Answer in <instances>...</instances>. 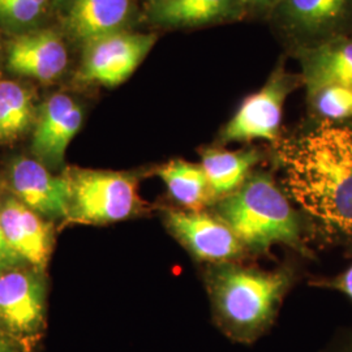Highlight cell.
Masks as SVG:
<instances>
[{
    "instance_id": "6da1fadb",
    "label": "cell",
    "mask_w": 352,
    "mask_h": 352,
    "mask_svg": "<svg viewBox=\"0 0 352 352\" xmlns=\"http://www.w3.org/2000/svg\"><path fill=\"white\" fill-rule=\"evenodd\" d=\"M289 195L327 230L352 236V126L324 123L280 151Z\"/></svg>"
},
{
    "instance_id": "7a4b0ae2",
    "label": "cell",
    "mask_w": 352,
    "mask_h": 352,
    "mask_svg": "<svg viewBox=\"0 0 352 352\" xmlns=\"http://www.w3.org/2000/svg\"><path fill=\"white\" fill-rule=\"evenodd\" d=\"M291 282L292 273L286 269L265 272L231 263L213 265L206 286L217 327L234 342L253 343L273 325Z\"/></svg>"
},
{
    "instance_id": "3957f363",
    "label": "cell",
    "mask_w": 352,
    "mask_h": 352,
    "mask_svg": "<svg viewBox=\"0 0 352 352\" xmlns=\"http://www.w3.org/2000/svg\"><path fill=\"white\" fill-rule=\"evenodd\" d=\"M215 217L236 235L244 250L267 252L276 244L298 248L300 219L274 180L251 174L234 193L218 200Z\"/></svg>"
},
{
    "instance_id": "277c9868",
    "label": "cell",
    "mask_w": 352,
    "mask_h": 352,
    "mask_svg": "<svg viewBox=\"0 0 352 352\" xmlns=\"http://www.w3.org/2000/svg\"><path fill=\"white\" fill-rule=\"evenodd\" d=\"M69 210L67 221L81 225H110L145 213L139 176L132 173L69 168Z\"/></svg>"
},
{
    "instance_id": "5b68a950",
    "label": "cell",
    "mask_w": 352,
    "mask_h": 352,
    "mask_svg": "<svg viewBox=\"0 0 352 352\" xmlns=\"http://www.w3.org/2000/svg\"><path fill=\"white\" fill-rule=\"evenodd\" d=\"M42 272L20 266L0 273V329L20 344L38 338L46 324Z\"/></svg>"
},
{
    "instance_id": "8992f818",
    "label": "cell",
    "mask_w": 352,
    "mask_h": 352,
    "mask_svg": "<svg viewBox=\"0 0 352 352\" xmlns=\"http://www.w3.org/2000/svg\"><path fill=\"white\" fill-rule=\"evenodd\" d=\"M299 80L283 69L269 77L263 88L241 102L222 133L223 142H251L256 140L276 141L279 136L283 106Z\"/></svg>"
},
{
    "instance_id": "52a82bcc",
    "label": "cell",
    "mask_w": 352,
    "mask_h": 352,
    "mask_svg": "<svg viewBox=\"0 0 352 352\" xmlns=\"http://www.w3.org/2000/svg\"><path fill=\"white\" fill-rule=\"evenodd\" d=\"M157 37L116 32L87 43L81 76L85 81L113 88L126 81L148 56Z\"/></svg>"
},
{
    "instance_id": "ba28073f",
    "label": "cell",
    "mask_w": 352,
    "mask_h": 352,
    "mask_svg": "<svg viewBox=\"0 0 352 352\" xmlns=\"http://www.w3.org/2000/svg\"><path fill=\"white\" fill-rule=\"evenodd\" d=\"M164 222L167 231L200 261L231 263L245 251L227 225L204 212L164 209Z\"/></svg>"
},
{
    "instance_id": "9c48e42d",
    "label": "cell",
    "mask_w": 352,
    "mask_h": 352,
    "mask_svg": "<svg viewBox=\"0 0 352 352\" xmlns=\"http://www.w3.org/2000/svg\"><path fill=\"white\" fill-rule=\"evenodd\" d=\"M13 197L46 219H67L69 210V180L67 174L54 175L45 164L28 157L14 158L7 173Z\"/></svg>"
},
{
    "instance_id": "30bf717a",
    "label": "cell",
    "mask_w": 352,
    "mask_h": 352,
    "mask_svg": "<svg viewBox=\"0 0 352 352\" xmlns=\"http://www.w3.org/2000/svg\"><path fill=\"white\" fill-rule=\"evenodd\" d=\"M276 10L304 47L352 34V0H280Z\"/></svg>"
},
{
    "instance_id": "8fae6325",
    "label": "cell",
    "mask_w": 352,
    "mask_h": 352,
    "mask_svg": "<svg viewBox=\"0 0 352 352\" xmlns=\"http://www.w3.org/2000/svg\"><path fill=\"white\" fill-rule=\"evenodd\" d=\"M82 122V109L74 98L63 93L51 96L42 104L34 122L32 151L37 161L50 170H58Z\"/></svg>"
},
{
    "instance_id": "7c38bea8",
    "label": "cell",
    "mask_w": 352,
    "mask_h": 352,
    "mask_svg": "<svg viewBox=\"0 0 352 352\" xmlns=\"http://www.w3.org/2000/svg\"><path fill=\"white\" fill-rule=\"evenodd\" d=\"M0 215L4 236L14 253L43 273L54 247L52 223L12 195L1 197Z\"/></svg>"
},
{
    "instance_id": "4fadbf2b",
    "label": "cell",
    "mask_w": 352,
    "mask_h": 352,
    "mask_svg": "<svg viewBox=\"0 0 352 352\" xmlns=\"http://www.w3.org/2000/svg\"><path fill=\"white\" fill-rule=\"evenodd\" d=\"M67 63L65 45L51 30L23 34L8 47L7 65L16 75L51 81L63 74Z\"/></svg>"
},
{
    "instance_id": "5bb4252c",
    "label": "cell",
    "mask_w": 352,
    "mask_h": 352,
    "mask_svg": "<svg viewBox=\"0 0 352 352\" xmlns=\"http://www.w3.org/2000/svg\"><path fill=\"white\" fill-rule=\"evenodd\" d=\"M300 60L307 90L327 85L352 89V36L304 47Z\"/></svg>"
},
{
    "instance_id": "9a60e30c",
    "label": "cell",
    "mask_w": 352,
    "mask_h": 352,
    "mask_svg": "<svg viewBox=\"0 0 352 352\" xmlns=\"http://www.w3.org/2000/svg\"><path fill=\"white\" fill-rule=\"evenodd\" d=\"M131 11V0H71L65 24L77 39L89 43L122 32Z\"/></svg>"
},
{
    "instance_id": "2e32d148",
    "label": "cell",
    "mask_w": 352,
    "mask_h": 352,
    "mask_svg": "<svg viewBox=\"0 0 352 352\" xmlns=\"http://www.w3.org/2000/svg\"><path fill=\"white\" fill-rule=\"evenodd\" d=\"M245 0H154L153 16L166 26L195 28L238 17Z\"/></svg>"
},
{
    "instance_id": "e0dca14e",
    "label": "cell",
    "mask_w": 352,
    "mask_h": 352,
    "mask_svg": "<svg viewBox=\"0 0 352 352\" xmlns=\"http://www.w3.org/2000/svg\"><path fill=\"white\" fill-rule=\"evenodd\" d=\"M260 160L261 153L257 149L230 151L208 148L201 151L202 168L217 200L239 189Z\"/></svg>"
},
{
    "instance_id": "ac0fdd59",
    "label": "cell",
    "mask_w": 352,
    "mask_h": 352,
    "mask_svg": "<svg viewBox=\"0 0 352 352\" xmlns=\"http://www.w3.org/2000/svg\"><path fill=\"white\" fill-rule=\"evenodd\" d=\"M170 196L184 210L204 212L209 205L218 201L201 164L183 160H174L157 168Z\"/></svg>"
},
{
    "instance_id": "d6986e66",
    "label": "cell",
    "mask_w": 352,
    "mask_h": 352,
    "mask_svg": "<svg viewBox=\"0 0 352 352\" xmlns=\"http://www.w3.org/2000/svg\"><path fill=\"white\" fill-rule=\"evenodd\" d=\"M36 118L32 91L11 80H0V144L20 139Z\"/></svg>"
},
{
    "instance_id": "ffe728a7",
    "label": "cell",
    "mask_w": 352,
    "mask_h": 352,
    "mask_svg": "<svg viewBox=\"0 0 352 352\" xmlns=\"http://www.w3.org/2000/svg\"><path fill=\"white\" fill-rule=\"evenodd\" d=\"M308 97L317 116L327 123L352 118V89L327 85L308 90Z\"/></svg>"
},
{
    "instance_id": "44dd1931",
    "label": "cell",
    "mask_w": 352,
    "mask_h": 352,
    "mask_svg": "<svg viewBox=\"0 0 352 352\" xmlns=\"http://www.w3.org/2000/svg\"><path fill=\"white\" fill-rule=\"evenodd\" d=\"M49 0H0V21L23 28L34 24L45 12Z\"/></svg>"
},
{
    "instance_id": "7402d4cb",
    "label": "cell",
    "mask_w": 352,
    "mask_h": 352,
    "mask_svg": "<svg viewBox=\"0 0 352 352\" xmlns=\"http://www.w3.org/2000/svg\"><path fill=\"white\" fill-rule=\"evenodd\" d=\"M0 201H1V197H0ZM20 266H29V265H26L8 244L3 232L1 215H0V273L14 267H20Z\"/></svg>"
},
{
    "instance_id": "603a6c76",
    "label": "cell",
    "mask_w": 352,
    "mask_h": 352,
    "mask_svg": "<svg viewBox=\"0 0 352 352\" xmlns=\"http://www.w3.org/2000/svg\"><path fill=\"white\" fill-rule=\"evenodd\" d=\"M324 285L327 287L340 289L352 300V265L342 276L333 280H327Z\"/></svg>"
},
{
    "instance_id": "cb8c5ba5",
    "label": "cell",
    "mask_w": 352,
    "mask_h": 352,
    "mask_svg": "<svg viewBox=\"0 0 352 352\" xmlns=\"http://www.w3.org/2000/svg\"><path fill=\"white\" fill-rule=\"evenodd\" d=\"M280 0H245L247 10L264 12L267 10H276Z\"/></svg>"
},
{
    "instance_id": "d4e9b609",
    "label": "cell",
    "mask_w": 352,
    "mask_h": 352,
    "mask_svg": "<svg viewBox=\"0 0 352 352\" xmlns=\"http://www.w3.org/2000/svg\"><path fill=\"white\" fill-rule=\"evenodd\" d=\"M0 352H23L21 344L12 340L0 329Z\"/></svg>"
},
{
    "instance_id": "484cf974",
    "label": "cell",
    "mask_w": 352,
    "mask_h": 352,
    "mask_svg": "<svg viewBox=\"0 0 352 352\" xmlns=\"http://www.w3.org/2000/svg\"><path fill=\"white\" fill-rule=\"evenodd\" d=\"M343 352H352V340L347 346H346V349H344V351Z\"/></svg>"
},
{
    "instance_id": "4316f807",
    "label": "cell",
    "mask_w": 352,
    "mask_h": 352,
    "mask_svg": "<svg viewBox=\"0 0 352 352\" xmlns=\"http://www.w3.org/2000/svg\"><path fill=\"white\" fill-rule=\"evenodd\" d=\"M351 36H352V34H351Z\"/></svg>"
}]
</instances>
